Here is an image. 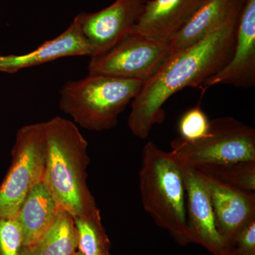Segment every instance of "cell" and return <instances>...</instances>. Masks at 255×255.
I'll use <instances>...</instances> for the list:
<instances>
[{"instance_id": "obj_20", "label": "cell", "mask_w": 255, "mask_h": 255, "mask_svg": "<svg viewBox=\"0 0 255 255\" xmlns=\"http://www.w3.org/2000/svg\"><path fill=\"white\" fill-rule=\"evenodd\" d=\"M210 121L199 105L184 113L179 122L180 137L189 141H194L207 135Z\"/></svg>"}, {"instance_id": "obj_10", "label": "cell", "mask_w": 255, "mask_h": 255, "mask_svg": "<svg viewBox=\"0 0 255 255\" xmlns=\"http://www.w3.org/2000/svg\"><path fill=\"white\" fill-rule=\"evenodd\" d=\"M182 166L186 192V217L190 243L204 247L209 253L219 255L224 248L216 231L214 211L209 190L199 171Z\"/></svg>"}, {"instance_id": "obj_18", "label": "cell", "mask_w": 255, "mask_h": 255, "mask_svg": "<svg viewBox=\"0 0 255 255\" xmlns=\"http://www.w3.org/2000/svg\"><path fill=\"white\" fill-rule=\"evenodd\" d=\"M195 169L229 187L255 192V161L206 164Z\"/></svg>"}, {"instance_id": "obj_12", "label": "cell", "mask_w": 255, "mask_h": 255, "mask_svg": "<svg viewBox=\"0 0 255 255\" xmlns=\"http://www.w3.org/2000/svg\"><path fill=\"white\" fill-rule=\"evenodd\" d=\"M201 0H147L130 34L168 42L187 22Z\"/></svg>"}, {"instance_id": "obj_15", "label": "cell", "mask_w": 255, "mask_h": 255, "mask_svg": "<svg viewBox=\"0 0 255 255\" xmlns=\"http://www.w3.org/2000/svg\"><path fill=\"white\" fill-rule=\"evenodd\" d=\"M59 206L43 181L38 183L23 201L17 219L23 244L31 249L53 223Z\"/></svg>"}, {"instance_id": "obj_3", "label": "cell", "mask_w": 255, "mask_h": 255, "mask_svg": "<svg viewBox=\"0 0 255 255\" xmlns=\"http://www.w3.org/2000/svg\"><path fill=\"white\" fill-rule=\"evenodd\" d=\"M139 185L142 206L159 227L181 246L190 243L182 166L170 152L147 142L142 150Z\"/></svg>"}, {"instance_id": "obj_21", "label": "cell", "mask_w": 255, "mask_h": 255, "mask_svg": "<svg viewBox=\"0 0 255 255\" xmlns=\"http://www.w3.org/2000/svg\"><path fill=\"white\" fill-rule=\"evenodd\" d=\"M231 247L241 254L255 255V216L240 230Z\"/></svg>"}, {"instance_id": "obj_9", "label": "cell", "mask_w": 255, "mask_h": 255, "mask_svg": "<svg viewBox=\"0 0 255 255\" xmlns=\"http://www.w3.org/2000/svg\"><path fill=\"white\" fill-rule=\"evenodd\" d=\"M255 83V0H246L238 18L232 55L201 87L202 95L217 85L250 87Z\"/></svg>"}, {"instance_id": "obj_6", "label": "cell", "mask_w": 255, "mask_h": 255, "mask_svg": "<svg viewBox=\"0 0 255 255\" xmlns=\"http://www.w3.org/2000/svg\"><path fill=\"white\" fill-rule=\"evenodd\" d=\"M46 155L45 122L18 130L11 165L0 184V216L16 219L26 196L43 181Z\"/></svg>"}, {"instance_id": "obj_8", "label": "cell", "mask_w": 255, "mask_h": 255, "mask_svg": "<svg viewBox=\"0 0 255 255\" xmlns=\"http://www.w3.org/2000/svg\"><path fill=\"white\" fill-rule=\"evenodd\" d=\"M147 0H116L95 13H80L75 17L93 55L107 51L131 32Z\"/></svg>"}, {"instance_id": "obj_2", "label": "cell", "mask_w": 255, "mask_h": 255, "mask_svg": "<svg viewBox=\"0 0 255 255\" xmlns=\"http://www.w3.org/2000/svg\"><path fill=\"white\" fill-rule=\"evenodd\" d=\"M47 143L43 182L59 207L73 217L98 209L87 185L88 143L71 121L54 117L45 122Z\"/></svg>"}, {"instance_id": "obj_13", "label": "cell", "mask_w": 255, "mask_h": 255, "mask_svg": "<svg viewBox=\"0 0 255 255\" xmlns=\"http://www.w3.org/2000/svg\"><path fill=\"white\" fill-rule=\"evenodd\" d=\"M92 55V48L75 18L61 34L45 42L33 51L23 55L0 56V72L15 73L21 69L31 68L65 57Z\"/></svg>"}, {"instance_id": "obj_24", "label": "cell", "mask_w": 255, "mask_h": 255, "mask_svg": "<svg viewBox=\"0 0 255 255\" xmlns=\"http://www.w3.org/2000/svg\"><path fill=\"white\" fill-rule=\"evenodd\" d=\"M73 255H82L81 253H80V252H78V251H77L76 253H75V254H74Z\"/></svg>"}, {"instance_id": "obj_19", "label": "cell", "mask_w": 255, "mask_h": 255, "mask_svg": "<svg viewBox=\"0 0 255 255\" xmlns=\"http://www.w3.org/2000/svg\"><path fill=\"white\" fill-rule=\"evenodd\" d=\"M26 249L17 219L0 216V255H23Z\"/></svg>"}, {"instance_id": "obj_1", "label": "cell", "mask_w": 255, "mask_h": 255, "mask_svg": "<svg viewBox=\"0 0 255 255\" xmlns=\"http://www.w3.org/2000/svg\"><path fill=\"white\" fill-rule=\"evenodd\" d=\"M243 4L219 29L195 44L172 53L150 78L142 82L131 102L128 119V126L135 136L147 138L152 127L163 122V106L172 95L186 87L200 89L226 65L234 48Z\"/></svg>"}, {"instance_id": "obj_16", "label": "cell", "mask_w": 255, "mask_h": 255, "mask_svg": "<svg viewBox=\"0 0 255 255\" xmlns=\"http://www.w3.org/2000/svg\"><path fill=\"white\" fill-rule=\"evenodd\" d=\"M32 255H73L78 251V236L73 217L59 207L51 226L31 248Z\"/></svg>"}, {"instance_id": "obj_11", "label": "cell", "mask_w": 255, "mask_h": 255, "mask_svg": "<svg viewBox=\"0 0 255 255\" xmlns=\"http://www.w3.org/2000/svg\"><path fill=\"white\" fill-rule=\"evenodd\" d=\"M201 174L211 197L216 231L224 248L231 247L240 230L255 216V192L229 187Z\"/></svg>"}, {"instance_id": "obj_5", "label": "cell", "mask_w": 255, "mask_h": 255, "mask_svg": "<svg viewBox=\"0 0 255 255\" xmlns=\"http://www.w3.org/2000/svg\"><path fill=\"white\" fill-rule=\"evenodd\" d=\"M171 146V153L181 165L194 168L255 161V130L233 117H221L210 122L203 138L189 141L179 136Z\"/></svg>"}, {"instance_id": "obj_23", "label": "cell", "mask_w": 255, "mask_h": 255, "mask_svg": "<svg viewBox=\"0 0 255 255\" xmlns=\"http://www.w3.org/2000/svg\"><path fill=\"white\" fill-rule=\"evenodd\" d=\"M32 255L31 250L29 248H26V251H25L24 255Z\"/></svg>"}, {"instance_id": "obj_4", "label": "cell", "mask_w": 255, "mask_h": 255, "mask_svg": "<svg viewBox=\"0 0 255 255\" xmlns=\"http://www.w3.org/2000/svg\"><path fill=\"white\" fill-rule=\"evenodd\" d=\"M142 85L137 80L89 73L81 80L65 83L60 91V109L84 128L110 130Z\"/></svg>"}, {"instance_id": "obj_25", "label": "cell", "mask_w": 255, "mask_h": 255, "mask_svg": "<svg viewBox=\"0 0 255 255\" xmlns=\"http://www.w3.org/2000/svg\"><path fill=\"white\" fill-rule=\"evenodd\" d=\"M244 1H246V0H244Z\"/></svg>"}, {"instance_id": "obj_22", "label": "cell", "mask_w": 255, "mask_h": 255, "mask_svg": "<svg viewBox=\"0 0 255 255\" xmlns=\"http://www.w3.org/2000/svg\"><path fill=\"white\" fill-rule=\"evenodd\" d=\"M219 255H244L231 247H225Z\"/></svg>"}, {"instance_id": "obj_7", "label": "cell", "mask_w": 255, "mask_h": 255, "mask_svg": "<svg viewBox=\"0 0 255 255\" xmlns=\"http://www.w3.org/2000/svg\"><path fill=\"white\" fill-rule=\"evenodd\" d=\"M170 55L168 42L129 33L110 49L90 57L88 71L143 82L159 70Z\"/></svg>"}, {"instance_id": "obj_17", "label": "cell", "mask_w": 255, "mask_h": 255, "mask_svg": "<svg viewBox=\"0 0 255 255\" xmlns=\"http://www.w3.org/2000/svg\"><path fill=\"white\" fill-rule=\"evenodd\" d=\"M78 251L83 255H111V243L101 219L100 209L73 217Z\"/></svg>"}, {"instance_id": "obj_14", "label": "cell", "mask_w": 255, "mask_h": 255, "mask_svg": "<svg viewBox=\"0 0 255 255\" xmlns=\"http://www.w3.org/2000/svg\"><path fill=\"white\" fill-rule=\"evenodd\" d=\"M244 0H201L187 22L168 41L171 54L195 44L226 22Z\"/></svg>"}]
</instances>
